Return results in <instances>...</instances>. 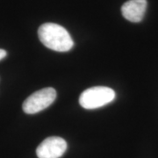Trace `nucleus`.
Instances as JSON below:
<instances>
[{"label":"nucleus","mask_w":158,"mask_h":158,"mask_svg":"<svg viewBox=\"0 0 158 158\" xmlns=\"http://www.w3.org/2000/svg\"><path fill=\"white\" fill-rule=\"evenodd\" d=\"M38 35L42 44L57 52H67L74 46L69 32L62 26L55 23H45L38 29Z\"/></svg>","instance_id":"nucleus-1"},{"label":"nucleus","mask_w":158,"mask_h":158,"mask_svg":"<svg viewBox=\"0 0 158 158\" xmlns=\"http://www.w3.org/2000/svg\"><path fill=\"white\" fill-rule=\"evenodd\" d=\"M6 56V51L4 49H0V61Z\"/></svg>","instance_id":"nucleus-6"},{"label":"nucleus","mask_w":158,"mask_h":158,"mask_svg":"<svg viewBox=\"0 0 158 158\" xmlns=\"http://www.w3.org/2000/svg\"><path fill=\"white\" fill-rule=\"evenodd\" d=\"M56 98V90L54 88H44L34 92L24 101L22 105L23 111L27 114L41 112L48 108Z\"/></svg>","instance_id":"nucleus-3"},{"label":"nucleus","mask_w":158,"mask_h":158,"mask_svg":"<svg viewBox=\"0 0 158 158\" xmlns=\"http://www.w3.org/2000/svg\"><path fill=\"white\" fill-rule=\"evenodd\" d=\"M115 91L106 86L91 87L82 92L79 98V104L88 110L104 106L115 98Z\"/></svg>","instance_id":"nucleus-2"},{"label":"nucleus","mask_w":158,"mask_h":158,"mask_svg":"<svg viewBox=\"0 0 158 158\" xmlns=\"http://www.w3.org/2000/svg\"><path fill=\"white\" fill-rule=\"evenodd\" d=\"M147 6V0H128L121 6V13L130 22H141L145 15Z\"/></svg>","instance_id":"nucleus-5"},{"label":"nucleus","mask_w":158,"mask_h":158,"mask_svg":"<svg viewBox=\"0 0 158 158\" xmlns=\"http://www.w3.org/2000/svg\"><path fill=\"white\" fill-rule=\"evenodd\" d=\"M67 149V142L64 139L52 136L45 139L36 149L39 158H60Z\"/></svg>","instance_id":"nucleus-4"}]
</instances>
